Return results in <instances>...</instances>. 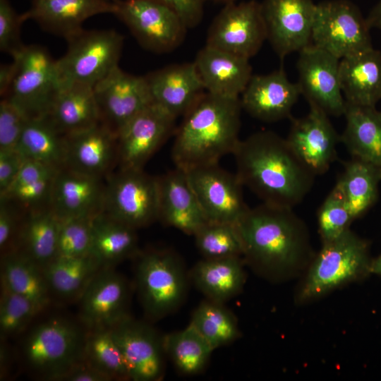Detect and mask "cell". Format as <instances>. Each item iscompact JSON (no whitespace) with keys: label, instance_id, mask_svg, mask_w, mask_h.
<instances>
[{"label":"cell","instance_id":"cell-39","mask_svg":"<svg viewBox=\"0 0 381 381\" xmlns=\"http://www.w3.org/2000/svg\"><path fill=\"white\" fill-rule=\"evenodd\" d=\"M57 169L39 162L25 159L18 175L9 188L1 195L35 210V207L49 202Z\"/></svg>","mask_w":381,"mask_h":381},{"label":"cell","instance_id":"cell-21","mask_svg":"<svg viewBox=\"0 0 381 381\" xmlns=\"http://www.w3.org/2000/svg\"><path fill=\"white\" fill-rule=\"evenodd\" d=\"M301 92L280 68L272 73L253 75L240 96L242 109L252 117L268 123L291 116Z\"/></svg>","mask_w":381,"mask_h":381},{"label":"cell","instance_id":"cell-31","mask_svg":"<svg viewBox=\"0 0 381 381\" xmlns=\"http://www.w3.org/2000/svg\"><path fill=\"white\" fill-rule=\"evenodd\" d=\"M138 252L135 229L102 212L92 218L90 255L102 267H114Z\"/></svg>","mask_w":381,"mask_h":381},{"label":"cell","instance_id":"cell-41","mask_svg":"<svg viewBox=\"0 0 381 381\" xmlns=\"http://www.w3.org/2000/svg\"><path fill=\"white\" fill-rule=\"evenodd\" d=\"M83 358L113 380H130L123 356L111 329H87Z\"/></svg>","mask_w":381,"mask_h":381},{"label":"cell","instance_id":"cell-17","mask_svg":"<svg viewBox=\"0 0 381 381\" xmlns=\"http://www.w3.org/2000/svg\"><path fill=\"white\" fill-rule=\"evenodd\" d=\"M176 118L152 103L117 133L121 169H143L155 151L173 132Z\"/></svg>","mask_w":381,"mask_h":381},{"label":"cell","instance_id":"cell-5","mask_svg":"<svg viewBox=\"0 0 381 381\" xmlns=\"http://www.w3.org/2000/svg\"><path fill=\"white\" fill-rule=\"evenodd\" d=\"M65 54L56 60L59 85L92 87L119 66L123 37L113 30H85L66 39Z\"/></svg>","mask_w":381,"mask_h":381},{"label":"cell","instance_id":"cell-49","mask_svg":"<svg viewBox=\"0 0 381 381\" xmlns=\"http://www.w3.org/2000/svg\"><path fill=\"white\" fill-rule=\"evenodd\" d=\"M172 10L186 27L193 28L200 24L207 0H155Z\"/></svg>","mask_w":381,"mask_h":381},{"label":"cell","instance_id":"cell-18","mask_svg":"<svg viewBox=\"0 0 381 381\" xmlns=\"http://www.w3.org/2000/svg\"><path fill=\"white\" fill-rule=\"evenodd\" d=\"M111 329L123 356L130 380H160L165 370L163 336L150 325L130 315Z\"/></svg>","mask_w":381,"mask_h":381},{"label":"cell","instance_id":"cell-52","mask_svg":"<svg viewBox=\"0 0 381 381\" xmlns=\"http://www.w3.org/2000/svg\"><path fill=\"white\" fill-rule=\"evenodd\" d=\"M15 73V64L13 61L8 64H1L0 66V95L4 98L11 87Z\"/></svg>","mask_w":381,"mask_h":381},{"label":"cell","instance_id":"cell-28","mask_svg":"<svg viewBox=\"0 0 381 381\" xmlns=\"http://www.w3.org/2000/svg\"><path fill=\"white\" fill-rule=\"evenodd\" d=\"M341 90L349 104L373 107L381 99V52L373 48L339 62Z\"/></svg>","mask_w":381,"mask_h":381},{"label":"cell","instance_id":"cell-11","mask_svg":"<svg viewBox=\"0 0 381 381\" xmlns=\"http://www.w3.org/2000/svg\"><path fill=\"white\" fill-rule=\"evenodd\" d=\"M265 40L267 30L261 2L236 1L225 4L215 16L205 45L250 59Z\"/></svg>","mask_w":381,"mask_h":381},{"label":"cell","instance_id":"cell-15","mask_svg":"<svg viewBox=\"0 0 381 381\" xmlns=\"http://www.w3.org/2000/svg\"><path fill=\"white\" fill-rule=\"evenodd\" d=\"M261 6L267 40L281 60L312 44L313 0H263Z\"/></svg>","mask_w":381,"mask_h":381},{"label":"cell","instance_id":"cell-14","mask_svg":"<svg viewBox=\"0 0 381 381\" xmlns=\"http://www.w3.org/2000/svg\"><path fill=\"white\" fill-rule=\"evenodd\" d=\"M296 64L301 95L327 114H344L346 103L339 75L340 59L310 44L298 52Z\"/></svg>","mask_w":381,"mask_h":381},{"label":"cell","instance_id":"cell-37","mask_svg":"<svg viewBox=\"0 0 381 381\" xmlns=\"http://www.w3.org/2000/svg\"><path fill=\"white\" fill-rule=\"evenodd\" d=\"M16 150L25 159L57 169L64 166V135L46 117L28 120Z\"/></svg>","mask_w":381,"mask_h":381},{"label":"cell","instance_id":"cell-7","mask_svg":"<svg viewBox=\"0 0 381 381\" xmlns=\"http://www.w3.org/2000/svg\"><path fill=\"white\" fill-rule=\"evenodd\" d=\"M368 243L350 229L322 247L311 265L299 299L308 301L370 272Z\"/></svg>","mask_w":381,"mask_h":381},{"label":"cell","instance_id":"cell-19","mask_svg":"<svg viewBox=\"0 0 381 381\" xmlns=\"http://www.w3.org/2000/svg\"><path fill=\"white\" fill-rule=\"evenodd\" d=\"M78 301L79 320L87 329H110L129 316V285L113 267L101 268Z\"/></svg>","mask_w":381,"mask_h":381},{"label":"cell","instance_id":"cell-13","mask_svg":"<svg viewBox=\"0 0 381 381\" xmlns=\"http://www.w3.org/2000/svg\"><path fill=\"white\" fill-rule=\"evenodd\" d=\"M184 171L207 222L236 225L248 210L236 175L219 163Z\"/></svg>","mask_w":381,"mask_h":381},{"label":"cell","instance_id":"cell-6","mask_svg":"<svg viewBox=\"0 0 381 381\" xmlns=\"http://www.w3.org/2000/svg\"><path fill=\"white\" fill-rule=\"evenodd\" d=\"M135 277L143 310L152 320L171 314L184 301L188 276L182 261L173 251L155 250L142 253Z\"/></svg>","mask_w":381,"mask_h":381},{"label":"cell","instance_id":"cell-29","mask_svg":"<svg viewBox=\"0 0 381 381\" xmlns=\"http://www.w3.org/2000/svg\"><path fill=\"white\" fill-rule=\"evenodd\" d=\"M46 118L64 135L99 123L93 87L78 84L59 85Z\"/></svg>","mask_w":381,"mask_h":381},{"label":"cell","instance_id":"cell-56","mask_svg":"<svg viewBox=\"0 0 381 381\" xmlns=\"http://www.w3.org/2000/svg\"><path fill=\"white\" fill-rule=\"evenodd\" d=\"M207 1H212L214 2H219V3H223L224 4L231 2V1H236L237 0H207Z\"/></svg>","mask_w":381,"mask_h":381},{"label":"cell","instance_id":"cell-36","mask_svg":"<svg viewBox=\"0 0 381 381\" xmlns=\"http://www.w3.org/2000/svg\"><path fill=\"white\" fill-rule=\"evenodd\" d=\"M102 268L90 255L54 258L44 268L51 295L66 300H78L83 291Z\"/></svg>","mask_w":381,"mask_h":381},{"label":"cell","instance_id":"cell-48","mask_svg":"<svg viewBox=\"0 0 381 381\" xmlns=\"http://www.w3.org/2000/svg\"><path fill=\"white\" fill-rule=\"evenodd\" d=\"M19 229L16 215L8 205V200L1 198L0 249L1 254L15 250Z\"/></svg>","mask_w":381,"mask_h":381},{"label":"cell","instance_id":"cell-50","mask_svg":"<svg viewBox=\"0 0 381 381\" xmlns=\"http://www.w3.org/2000/svg\"><path fill=\"white\" fill-rule=\"evenodd\" d=\"M24 161L16 149L0 150V195L13 182Z\"/></svg>","mask_w":381,"mask_h":381},{"label":"cell","instance_id":"cell-25","mask_svg":"<svg viewBox=\"0 0 381 381\" xmlns=\"http://www.w3.org/2000/svg\"><path fill=\"white\" fill-rule=\"evenodd\" d=\"M145 77L153 102L175 118L183 116L205 92L193 62L168 66Z\"/></svg>","mask_w":381,"mask_h":381},{"label":"cell","instance_id":"cell-46","mask_svg":"<svg viewBox=\"0 0 381 381\" xmlns=\"http://www.w3.org/2000/svg\"><path fill=\"white\" fill-rule=\"evenodd\" d=\"M29 119L12 102H0V150H14Z\"/></svg>","mask_w":381,"mask_h":381},{"label":"cell","instance_id":"cell-59","mask_svg":"<svg viewBox=\"0 0 381 381\" xmlns=\"http://www.w3.org/2000/svg\"><path fill=\"white\" fill-rule=\"evenodd\" d=\"M380 113H381V111H380Z\"/></svg>","mask_w":381,"mask_h":381},{"label":"cell","instance_id":"cell-32","mask_svg":"<svg viewBox=\"0 0 381 381\" xmlns=\"http://www.w3.org/2000/svg\"><path fill=\"white\" fill-rule=\"evenodd\" d=\"M190 277L207 299L222 303L239 294L245 283L241 257L203 258L193 266Z\"/></svg>","mask_w":381,"mask_h":381},{"label":"cell","instance_id":"cell-9","mask_svg":"<svg viewBox=\"0 0 381 381\" xmlns=\"http://www.w3.org/2000/svg\"><path fill=\"white\" fill-rule=\"evenodd\" d=\"M370 29L351 1H321L317 4L312 44L341 60L373 48Z\"/></svg>","mask_w":381,"mask_h":381},{"label":"cell","instance_id":"cell-42","mask_svg":"<svg viewBox=\"0 0 381 381\" xmlns=\"http://www.w3.org/2000/svg\"><path fill=\"white\" fill-rule=\"evenodd\" d=\"M196 247L205 259L241 257L243 246L235 224L207 222L193 235Z\"/></svg>","mask_w":381,"mask_h":381},{"label":"cell","instance_id":"cell-43","mask_svg":"<svg viewBox=\"0 0 381 381\" xmlns=\"http://www.w3.org/2000/svg\"><path fill=\"white\" fill-rule=\"evenodd\" d=\"M41 312L29 299L1 282L0 335L8 339L25 332Z\"/></svg>","mask_w":381,"mask_h":381},{"label":"cell","instance_id":"cell-27","mask_svg":"<svg viewBox=\"0 0 381 381\" xmlns=\"http://www.w3.org/2000/svg\"><path fill=\"white\" fill-rule=\"evenodd\" d=\"M205 92L240 98L253 74L249 59L205 45L193 61Z\"/></svg>","mask_w":381,"mask_h":381},{"label":"cell","instance_id":"cell-2","mask_svg":"<svg viewBox=\"0 0 381 381\" xmlns=\"http://www.w3.org/2000/svg\"><path fill=\"white\" fill-rule=\"evenodd\" d=\"M240 98H227L205 92L183 116L176 132L171 157L176 168L219 163L233 154L240 141Z\"/></svg>","mask_w":381,"mask_h":381},{"label":"cell","instance_id":"cell-34","mask_svg":"<svg viewBox=\"0 0 381 381\" xmlns=\"http://www.w3.org/2000/svg\"><path fill=\"white\" fill-rule=\"evenodd\" d=\"M60 224L49 206L30 210L19 229L15 250L44 268L56 256Z\"/></svg>","mask_w":381,"mask_h":381},{"label":"cell","instance_id":"cell-45","mask_svg":"<svg viewBox=\"0 0 381 381\" xmlns=\"http://www.w3.org/2000/svg\"><path fill=\"white\" fill-rule=\"evenodd\" d=\"M93 217L61 220L56 257H81L90 255Z\"/></svg>","mask_w":381,"mask_h":381},{"label":"cell","instance_id":"cell-22","mask_svg":"<svg viewBox=\"0 0 381 381\" xmlns=\"http://www.w3.org/2000/svg\"><path fill=\"white\" fill-rule=\"evenodd\" d=\"M100 179L66 167L59 169L48 206L60 220L95 217L103 210L105 186Z\"/></svg>","mask_w":381,"mask_h":381},{"label":"cell","instance_id":"cell-20","mask_svg":"<svg viewBox=\"0 0 381 381\" xmlns=\"http://www.w3.org/2000/svg\"><path fill=\"white\" fill-rule=\"evenodd\" d=\"M308 113L291 118L288 143L315 176L325 174L337 158V145L341 141L328 114L309 105Z\"/></svg>","mask_w":381,"mask_h":381},{"label":"cell","instance_id":"cell-57","mask_svg":"<svg viewBox=\"0 0 381 381\" xmlns=\"http://www.w3.org/2000/svg\"><path fill=\"white\" fill-rule=\"evenodd\" d=\"M108 1H112V2H116L118 0H108Z\"/></svg>","mask_w":381,"mask_h":381},{"label":"cell","instance_id":"cell-8","mask_svg":"<svg viewBox=\"0 0 381 381\" xmlns=\"http://www.w3.org/2000/svg\"><path fill=\"white\" fill-rule=\"evenodd\" d=\"M15 73L7 95L29 119L46 117L59 87L56 60L47 49L25 45L13 56Z\"/></svg>","mask_w":381,"mask_h":381},{"label":"cell","instance_id":"cell-54","mask_svg":"<svg viewBox=\"0 0 381 381\" xmlns=\"http://www.w3.org/2000/svg\"><path fill=\"white\" fill-rule=\"evenodd\" d=\"M366 20L370 28L381 30V0L373 7Z\"/></svg>","mask_w":381,"mask_h":381},{"label":"cell","instance_id":"cell-3","mask_svg":"<svg viewBox=\"0 0 381 381\" xmlns=\"http://www.w3.org/2000/svg\"><path fill=\"white\" fill-rule=\"evenodd\" d=\"M236 226L243 255L262 270L290 268L310 253L306 228L293 208L262 202L249 207Z\"/></svg>","mask_w":381,"mask_h":381},{"label":"cell","instance_id":"cell-30","mask_svg":"<svg viewBox=\"0 0 381 381\" xmlns=\"http://www.w3.org/2000/svg\"><path fill=\"white\" fill-rule=\"evenodd\" d=\"M342 142L354 158L381 168V113L375 107L346 103Z\"/></svg>","mask_w":381,"mask_h":381},{"label":"cell","instance_id":"cell-55","mask_svg":"<svg viewBox=\"0 0 381 381\" xmlns=\"http://www.w3.org/2000/svg\"><path fill=\"white\" fill-rule=\"evenodd\" d=\"M370 272L381 276V255L375 260L370 262Z\"/></svg>","mask_w":381,"mask_h":381},{"label":"cell","instance_id":"cell-38","mask_svg":"<svg viewBox=\"0 0 381 381\" xmlns=\"http://www.w3.org/2000/svg\"><path fill=\"white\" fill-rule=\"evenodd\" d=\"M163 344L166 356L177 370L185 375L202 373L214 351L190 324L183 329L164 335Z\"/></svg>","mask_w":381,"mask_h":381},{"label":"cell","instance_id":"cell-35","mask_svg":"<svg viewBox=\"0 0 381 381\" xmlns=\"http://www.w3.org/2000/svg\"><path fill=\"white\" fill-rule=\"evenodd\" d=\"M380 168L354 158L345 164L334 188L340 193L354 220L363 215L376 202Z\"/></svg>","mask_w":381,"mask_h":381},{"label":"cell","instance_id":"cell-58","mask_svg":"<svg viewBox=\"0 0 381 381\" xmlns=\"http://www.w3.org/2000/svg\"><path fill=\"white\" fill-rule=\"evenodd\" d=\"M380 177H381V168H380Z\"/></svg>","mask_w":381,"mask_h":381},{"label":"cell","instance_id":"cell-33","mask_svg":"<svg viewBox=\"0 0 381 381\" xmlns=\"http://www.w3.org/2000/svg\"><path fill=\"white\" fill-rule=\"evenodd\" d=\"M1 282L29 299L41 313L51 303L52 295L43 268L17 250L3 254Z\"/></svg>","mask_w":381,"mask_h":381},{"label":"cell","instance_id":"cell-44","mask_svg":"<svg viewBox=\"0 0 381 381\" xmlns=\"http://www.w3.org/2000/svg\"><path fill=\"white\" fill-rule=\"evenodd\" d=\"M353 221L340 193L334 187L318 212V230L322 243L337 239Z\"/></svg>","mask_w":381,"mask_h":381},{"label":"cell","instance_id":"cell-4","mask_svg":"<svg viewBox=\"0 0 381 381\" xmlns=\"http://www.w3.org/2000/svg\"><path fill=\"white\" fill-rule=\"evenodd\" d=\"M87 329L62 315H52L30 328L20 344L24 366L42 380L56 381L83 359Z\"/></svg>","mask_w":381,"mask_h":381},{"label":"cell","instance_id":"cell-51","mask_svg":"<svg viewBox=\"0 0 381 381\" xmlns=\"http://www.w3.org/2000/svg\"><path fill=\"white\" fill-rule=\"evenodd\" d=\"M111 377L92 365L84 358L59 377L56 381H111Z\"/></svg>","mask_w":381,"mask_h":381},{"label":"cell","instance_id":"cell-16","mask_svg":"<svg viewBox=\"0 0 381 381\" xmlns=\"http://www.w3.org/2000/svg\"><path fill=\"white\" fill-rule=\"evenodd\" d=\"M101 122L116 135L135 116L153 103L145 76L129 74L119 66L93 87Z\"/></svg>","mask_w":381,"mask_h":381},{"label":"cell","instance_id":"cell-10","mask_svg":"<svg viewBox=\"0 0 381 381\" xmlns=\"http://www.w3.org/2000/svg\"><path fill=\"white\" fill-rule=\"evenodd\" d=\"M102 212L134 229L159 219L157 178L143 169H121L105 186Z\"/></svg>","mask_w":381,"mask_h":381},{"label":"cell","instance_id":"cell-23","mask_svg":"<svg viewBox=\"0 0 381 381\" xmlns=\"http://www.w3.org/2000/svg\"><path fill=\"white\" fill-rule=\"evenodd\" d=\"M64 166L101 178L118 159L117 135L102 122L64 135Z\"/></svg>","mask_w":381,"mask_h":381},{"label":"cell","instance_id":"cell-40","mask_svg":"<svg viewBox=\"0 0 381 381\" xmlns=\"http://www.w3.org/2000/svg\"><path fill=\"white\" fill-rule=\"evenodd\" d=\"M189 324L213 350L230 344L240 336L234 315L224 303L207 298L195 309Z\"/></svg>","mask_w":381,"mask_h":381},{"label":"cell","instance_id":"cell-1","mask_svg":"<svg viewBox=\"0 0 381 381\" xmlns=\"http://www.w3.org/2000/svg\"><path fill=\"white\" fill-rule=\"evenodd\" d=\"M232 155L238 181L264 203L294 208L313 185L315 176L286 139L273 131L240 140Z\"/></svg>","mask_w":381,"mask_h":381},{"label":"cell","instance_id":"cell-12","mask_svg":"<svg viewBox=\"0 0 381 381\" xmlns=\"http://www.w3.org/2000/svg\"><path fill=\"white\" fill-rule=\"evenodd\" d=\"M114 13L145 49L164 53L176 48L188 29L169 8L155 0H118Z\"/></svg>","mask_w":381,"mask_h":381},{"label":"cell","instance_id":"cell-53","mask_svg":"<svg viewBox=\"0 0 381 381\" xmlns=\"http://www.w3.org/2000/svg\"><path fill=\"white\" fill-rule=\"evenodd\" d=\"M6 339H1L0 344V377L1 380L7 375L12 363V354Z\"/></svg>","mask_w":381,"mask_h":381},{"label":"cell","instance_id":"cell-24","mask_svg":"<svg viewBox=\"0 0 381 381\" xmlns=\"http://www.w3.org/2000/svg\"><path fill=\"white\" fill-rule=\"evenodd\" d=\"M115 2L108 0H32L22 13L24 20H32L42 29L66 40L83 29L89 18L114 14Z\"/></svg>","mask_w":381,"mask_h":381},{"label":"cell","instance_id":"cell-47","mask_svg":"<svg viewBox=\"0 0 381 381\" xmlns=\"http://www.w3.org/2000/svg\"><path fill=\"white\" fill-rule=\"evenodd\" d=\"M24 21L9 0H0V49L12 57L25 47L20 39V27Z\"/></svg>","mask_w":381,"mask_h":381},{"label":"cell","instance_id":"cell-26","mask_svg":"<svg viewBox=\"0 0 381 381\" xmlns=\"http://www.w3.org/2000/svg\"><path fill=\"white\" fill-rule=\"evenodd\" d=\"M158 179L159 219L193 236L207 222L186 171L176 168Z\"/></svg>","mask_w":381,"mask_h":381}]
</instances>
